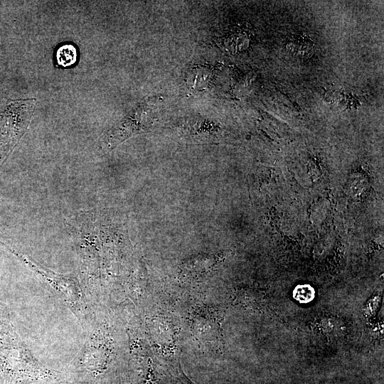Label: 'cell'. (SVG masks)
Wrapping results in <instances>:
<instances>
[{"label":"cell","instance_id":"obj_1","mask_svg":"<svg viewBox=\"0 0 384 384\" xmlns=\"http://www.w3.org/2000/svg\"><path fill=\"white\" fill-rule=\"evenodd\" d=\"M154 101L144 100L134 107L125 117L100 138L105 149L112 150L133 135L147 132L154 120Z\"/></svg>","mask_w":384,"mask_h":384},{"label":"cell","instance_id":"obj_2","mask_svg":"<svg viewBox=\"0 0 384 384\" xmlns=\"http://www.w3.org/2000/svg\"><path fill=\"white\" fill-rule=\"evenodd\" d=\"M191 328L193 336L206 347H217L219 342L218 324L208 309H199L192 314Z\"/></svg>","mask_w":384,"mask_h":384},{"label":"cell","instance_id":"obj_3","mask_svg":"<svg viewBox=\"0 0 384 384\" xmlns=\"http://www.w3.org/2000/svg\"><path fill=\"white\" fill-rule=\"evenodd\" d=\"M21 258L31 267V270L36 272L38 275L41 276L45 281L48 282L55 289L60 291L61 294H71V295L75 294L78 297L79 296L78 294L80 293V288L78 282L74 277L57 274L25 256H21Z\"/></svg>","mask_w":384,"mask_h":384},{"label":"cell","instance_id":"obj_4","mask_svg":"<svg viewBox=\"0 0 384 384\" xmlns=\"http://www.w3.org/2000/svg\"><path fill=\"white\" fill-rule=\"evenodd\" d=\"M179 127L186 138L210 141V132L216 124L210 119L195 116L184 120Z\"/></svg>","mask_w":384,"mask_h":384},{"label":"cell","instance_id":"obj_5","mask_svg":"<svg viewBox=\"0 0 384 384\" xmlns=\"http://www.w3.org/2000/svg\"><path fill=\"white\" fill-rule=\"evenodd\" d=\"M210 270V257H197L185 262L182 274L187 278H196Z\"/></svg>","mask_w":384,"mask_h":384},{"label":"cell","instance_id":"obj_6","mask_svg":"<svg viewBox=\"0 0 384 384\" xmlns=\"http://www.w3.org/2000/svg\"><path fill=\"white\" fill-rule=\"evenodd\" d=\"M78 53L73 43H63L57 48L55 58L57 64L63 68L73 66L78 61Z\"/></svg>","mask_w":384,"mask_h":384},{"label":"cell","instance_id":"obj_7","mask_svg":"<svg viewBox=\"0 0 384 384\" xmlns=\"http://www.w3.org/2000/svg\"><path fill=\"white\" fill-rule=\"evenodd\" d=\"M177 370H178V378L180 379L181 384H195L187 376H186V375L182 371L179 366L177 368Z\"/></svg>","mask_w":384,"mask_h":384}]
</instances>
